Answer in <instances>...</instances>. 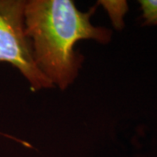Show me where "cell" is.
Instances as JSON below:
<instances>
[{"mask_svg":"<svg viewBox=\"0 0 157 157\" xmlns=\"http://www.w3.org/2000/svg\"><path fill=\"white\" fill-rule=\"evenodd\" d=\"M95 9L79 11L71 0L26 1L25 34L32 42L37 67L53 86L67 89L78 77L83 62L74 50L78 41L107 44L112 39L111 30L91 23Z\"/></svg>","mask_w":157,"mask_h":157,"instance_id":"1","label":"cell"},{"mask_svg":"<svg viewBox=\"0 0 157 157\" xmlns=\"http://www.w3.org/2000/svg\"><path fill=\"white\" fill-rule=\"evenodd\" d=\"M26 1L0 0V61L18 69L33 91L54 87L37 67L32 42L25 34Z\"/></svg>","mask_w":157,"mask_h":157,"instance_id":"2","label":"cell"},{"mask_svg":"<svg viewBox=\"0 0 157 157\" xmlns=\"http://www.w3.org/2000/svg\"><path fill=\"white\" fill-rule=\"evenodd\" d=\"M108 11L114 27L121 30L124 27V17L128 11L127 1H101Z\"/></svg>","mask_w":157,"mask_h":157,"instance_id":"3","label":"cell"},{"mask_svg":"<svg viewBox=\"0 0 157 157\" xmlns=\"http://www.w3.org/2000/svg\"><path fill=\"white\" fill-rule=\"evenodd\" d=\"M142 25H157V0H140Z\"/></svg>","mask_w":157,"mask_h":157,"instance_id":"4","label":"cell"}]
</instances>
